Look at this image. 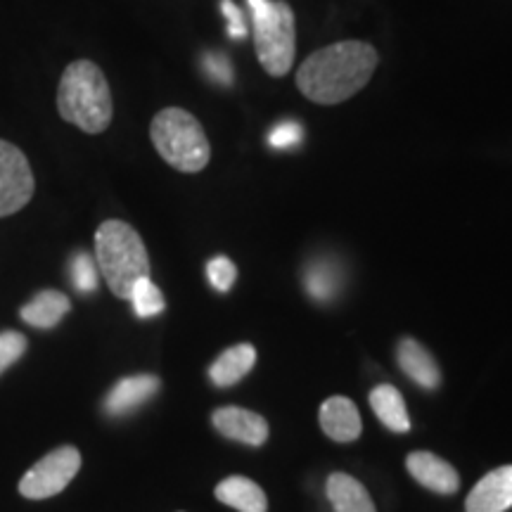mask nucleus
Returning a JSON list of instances; mask_svg holds the SVG:
<instances>
[{
  "mask_svg": "<svg viewBox=\"0 0 512 512\" xmlns=\"http://www.w3.org/2000/svg\"><path fill=\"white\" fill-rule=\"evenodd\" d=\"M380 55L366 41H339L311 53L297 69V88L316 105H339L373 79Z\"/></svg>",
  "mask_w": 512,
  "mask_h": 512,
  "instance_id": "obj_1",
  "label": "nucleus"
},
{
  "mask_svg": "<svg viewBox=\"0 0 512 512\" xmlns=\"http://www.w3.org/2000/svg\"><path fill=\"white\" fill-rule=\"evenodd\" d=\"M57 112L60 117L88 136L107 131L114 117L110 83L98 64L76 60L62 72L57 86Z\"/></svg>",
  "mask_w": 512,
  "mask_h": 512,
  "instance_id": "obj_2",
  "label": "nucleus"
},
{
  "mask_svg": "<svg viewBox=\"0 0 512 512\" xmlns=\"http://www.w3.org/2000/svg\"><path fill=\"white\" fill-rule=\"evenodd\" d=\"M95 261L114 297L131 299L133 287L150 278V256L138 230L110 219L95 230Z\"/></svg>",
  "mask_w": 512,
  "mask_h": 512,
  "instance_id": "obj_3",
  "label": "nucleus"
},
{
  "mask_svg": "<svg viewBox=\"0 0 512 512\" xmlns=\"http://www.w3.org/2000/svg\"><path fill=\"white\" fill-rule=\"evenodd\" d=\"M150 138L159 157L181 174H200L211 159V145L202 124L181 107L157 112L150 124Z\"/></svg>",
  "mask_w": 512,
  "mask_h": 512,
  "instance_id": "obj_4",
  "label": "nucleus"
},
{
  "mask_svg": "<svg viewBox=\"0 0 512 512\" xmlns=\"http://www.w3.org/2000/svg\"><path fill=\"white\" fill-rule=\"evenodd\" d=\"M252 12V36L259 64L266 74H290L297 53L294 12L285 0H247Z\"/></svg>",
  "mask_w": 512,
  "mask_h": 512,
  "instance_id": "obj_5",
  "label": "nucleus"
},
{
  "mask_svg": "<svg viewBox=\"0 0 512 512\" xmlns=\"http://www.w3.org/2000/svg\"><path fill=\"white\" fill-rule=\"evenodd\" d=\"M81 453L74 446H62L50 451L31 467L27 475L19 482V494L31 501H43V498L57 496L67 489L69 482L79 475Z\"/></svg>",
  "mask_w": 512,
  "mask_h": 512,
  "instance_id": "obj_6",
  "label": "nucleus"
},
{
  "mask_svg": "<svg viewBox=\"0 0 512 512\" xmlns=\"http://www.w3.org/2000/svg\"><path fill=\"white\" fill-rule=\"evenodd\" d=\"M34 190L36 178L27 155L17 145L0 140V219L27 207Z\"/></svg>",
  "mask_w": 512,
  "mask_h": 512,
  "instance_id": "obj_7",
  "label": "nucleus"
},
{
  "mask_svg": "<svg viewBox=\"0 0 512 512\" xmlns=\"http://www.w3.org/2000/svg\"><path fill=\"white\" fill-rule=\"evenodd\" d=\"M211 425L226 439L240 441V444L247 446H261L268 439V422L259 413L247 411V408H216L214 415H211Z\"/></svg>",
  "mask_w": 512,
  "mask_h": 512,
  "instance_id": "obj_8",
  "label": "nucleus"
},
{
  "mask_svg": "<svg viewBox=\"0 0 512 512\" xmlns=\"http://www.w3.org/2000/svg\"><path fill=\"white\" fill-rule=\"evenodd\" d=\"M512 508V465L491 470L465 498V512H505Z\"/></svg>",
  "mask_w": 512,
  "mask_h": 512,
  "instance_id": "obj_9",
  "label": "nucleus"
},
{
  "mask_svg": "<svg viewBox=\"0 0 512 512\" xmlns=\"http://www.w3.org/2000/svg\"><path fill=\"white\" fill-rule=\"evenodd\" d=\"M406 467L411 472L415 482L425 486V489L434 491V494H456L460 489V477L456 467L446 463L444 458L434 456L430 451H413L406 458Z\"/></svg>",
  "mask_w": 512,
  "mask_h": 512,
  "instance_id": "obj_10",
  "label": "nucleus"
},
{
  "mask_svg": "<svg viewBox=\"0 0 512 512\" xmlns=\"http://www.w3.org/2000/svg\"><path fill=\"white\" fill-rule=\"evenodd\" d=\"M320 427L332 441L349 444V441L361 437V413H358L356 403L347 396H330L320 406Z\"/></svg>",
  "mask_w": 512,
  "mask_h": 512,
  "instance_id": "obj_11",
  "label": "nucleus"
},
{
  "mask_svg": "<svg viewBox=\"0 0 512 512\" xmlns=\"http://www.w3.org/2000/svg\"><path fill=\"white\" fill-rule=\"evenodd\" d=\"M159 392V377L155 375H133L124 377L112 387L105 399V411L110 415H126L143 406Z\"/></svg>",
  "mask_w": 512,
  "mask_h": 512,
  "instance_id": "obj_12",
  "label": "nucleus"
},
{
  "mask_svg": "<svg viewBox=\"0 0 512 512\" xmlns=\"http://www.w3.org/2000/svg\"><path fill=\"white\" fill-rule=\"evenodd\" d=\"M396 361H399L403 373L411 377L415 384H420L422 389H437L441 384V370L437 361L413 337L401 339L399 347H396Z\"/></svg>",
  "mask_w": 512,
  "mask_h": 512,
  "instance_id": "obj_13",
  "label": "nucleus"
},
{
  "mask_svg": "<svg viewBox=\"0 0 512 512\" xmlns=\"http://www.w3.org/2000/svg\"><path fill=\"white\" fill-rule=\"evenodd\" d=\"M325 494L335 512H377L366 486L344 472H332L325 484Z\"/></svg>",
  "mask_w": 512,
  "mask_h": 512,
  "instance_id": "obj_14",
  "label": "nucleus"
},
{
  "mask_svg": "<svg viewBox=\"0 0 512 512\" xmlns=\"http://www.w3.org/2000/svg\"><path fill=\"white\" fill-rule=\"evenodd\" d=\"M216 498L221 503L230 505V508L240 512H266L268 510V498L259 484L252 479L233 475L216 486Z\"/></svg>",
  "mask_w": 512,
  "mask_h": 512,
  "instance_id": "obj_15",
  "label": "nucleus"
},
{
  "mask_svg": "<svg viewBox=\"0 0 512 512\" xmlns=\"http://www.w3.org/2000/svg\"><path fill=\"white\" fill-rule=\"evenodd\" d=\"M256 363V349L252 344H235L211 363L209 377L216 387H233L245 377Z\"/></svg>",
  "mask_w": 512,
  "mask_h": 512,
  "instance_id": "obj_16",
  "label": "nucleus"
},
{
  "mask_svg": "<svg viewBox=\"0 0 512 512\" xmlns=\"http://www.w3.org/2000/svg\"><path fill=\"white\" fill-rule=\"evenodd\" d=\"M370 408H373L377 420H380L387 430H392L396 434H406L411 430L406 403H403L399 389L392 387V384H377L373 392H370Z\"/></svg>",
  "mask_w": 512,
  "mask_h": 512,
  "instance_id": "obj_17",
  "label": "nucleus"
},
{
  "mask_svg": "<svg viewBox=\"0 0 512 512\" xmlns=\"http://www.w3.org/2000/svg\"><path fill=\"white\" fill-rule=\"evenodd\" d=\"M69 309H72V302H69L67 294H62L60 290H43L24 306L22 318L24 323L34 325V328L50 330L67 316Z\"/></svg>",
  "mask_w": 512,
  "mask_h": 512,
  "instance_id": "obj_18",
  "label": "nucleus"
},
{
  "mask_svg": "<svg viewBox=\"0 0 512 512\" xmlns=\"http://www.w3.org/2000/svg\"><path fill=\"white\" fill-rule=\"evenodd\" d=\"M304 287L318 302H328L335 297L339 287V273L330 261H313L311 266H306L304 273Z\"/></svg>",
  "mask_w": 512,
  "mask_h": 512,
  "instance_id": "obj_19",
  "label": "nucleus"
},
{
  "mask_svg": "<svg viewBox=\"0 0 512 512\" xmlns=\"http://www.w3.org/2000/svg\"><path fill=\"white\" fill-rule=\"evenodd\" d=\"M128 302H133V311L138 318H155L164 311V294L159 287L152 283V278H143L133 287V294Z\"/></svg>",
  "mask_w": 512,
  "mask_h": 512,
  "instance_id": "obj_20",
  "label": "nucleus"
},
{
  "mask_svg": "<svg viewBox=\"0 0 512 512\" xmlns=\"http://www.w3.org/2000/svg\"><path fill=\"white\" fill-rule=\"evenodd\" d=\"M69 275H72V283L76 290L83 294H91L95 292V287H98V264H95L91 254H74L72 264H69Z\"/></svg>",
  "mask_w": 512,
  "mask_h": 512,
  "instance_id": "obj_21",
  "label": "nucleus"
},
{
  "mask_svg": "<svg viewBox=\"0 0 512 512\" xmlns=\"http://www.w3.org/2000/svg\"><path fill=\"white\" fill-rule=\"evenodd\" d=\"M207 275L214 290L228 292L235 285V278H238V268L228 256H214L207 264Z\"/></svg>",
  "mask_w": 512,
  "mask_h": 512,
  "instance_id": "obj_22",
  "label": "nucleus"
},
{
  "mask_svg": "<svg viewBox=\"0 0 512 512\" xmlns=\"http://www.w3.org/2000/svg\"><path fill=\"white\" fill-rule=\"evenodd\" d=\"M27 351V337L22 332L8 330L0 335V375L8 370L12 363H17L19 358Z\"/></svg>",
  "mask_w": 512,
  "mask_h": 512,
  "instance_id": "obj_23",
  "label": "nucleus"
},
{
  "mask_svg": "<svg viewBox=\"0 0 512 512\" xmlns=\"http://www.w3.org/2000/svg\"><path fill=\"white\" fill-rule=\"evenodd\" d=\"M302 136L304 131L297 121H283V124L273 128L271 136H268V143H271L275 150H292V147L302 143Z\"/></svg>",
  "mask_w": 512,
  "mask_h": 512,
  "instance_id": "obj_24",
  "label": "nucleus"
},
{
  "mask_svg": "<svg viewBox=\"0 0 512 512\" xmlns=\"http://www.w3.org/2000/svg\"><path fill=\"white\" fill-rule=\"evenodd\" d=\"M202 64L204 72H207L216 83H221V86H230V83H233V64L228 62L226 55L211 53L204 57Z\"/></svg>",
  "mask_w": 512,
  "mask_h": 512,
  "instance_id": "obj_25",
  "label": "nucleus"
},
{
  "mask_svg": "<svg viewBox=\"0 0 512 512\" xmlns=\"http://www.w3.org/2000/svg\"><path fill=\"white\" fill-rule=\"evenodd\" d=\"M221 12L228 22V36L230 38H245L247 36V22L238 5L233 0H221Z\"/></svg>",
  "mask_w": 512,
  "mask_h": 512,
  "instance_id": "obj_26",
  "label": "nucleus"
}]
</instances>
